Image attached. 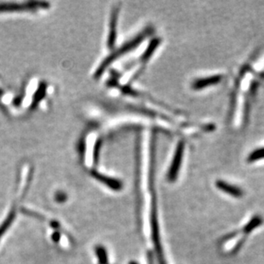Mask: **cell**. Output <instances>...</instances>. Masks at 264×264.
<instances>
[{"label": "cell", "instance_id": "obj_1", "mask_svg": "<svg viewBox=\"0 0 264 264\" xmlns=\"http://www.w3.org/2000/svg\"><path fill=\"white\" fill-rule=\"evenodd\" d=\"M182 152H183V145H182V144H180L179 146H178L176 153H175V156H174L172 166L170 168V172H169V174H168V179L170 181H174L176 179L178 171H179V169H180V166H181Z\"/></svg>", "mask_w": 264, "mask_h": 264}, {"label": "cell", "instance_id": "obj_2", "mask_svg": "<svg viewBox=\"0 0 264 264\" xmlns=\"http://www.w3.org/2000/svg\"><path fill=\"white\" fill-rule=\"evenodd\" d=\"M93 175H94L95 178L97 180L101 181L102 183L106 185L109 188L113 189V190L117 191V190H120V189L122 188V186H123L122 184H121V182L119 181H117V180H114V179H111V178L104 176V175L98 174V173H95V174H93Z\"/></svg>", "mask_w": 264, "mask_h": 264}, {"label": "cell", "instance_id": "obj_3", "mask_svg": "<svg viewBox=\"0 0 264 264\" xmlns=\"http://www.w3.org/2000/svg\"><path fill=\"white\" fill-rule=\"evenodd\" d=\"M217 186H218V188L221 189V191H223L230 195L234 196V197H240L243 195V192L240 189L228 184L226 182H223V181H218Z\"/></svg>", "mask_w": 264, "mask_h": 264}, {"label": "cell", "instance_id": "obj_4", "mask_svg": "<svg viewBox=\"0 0 264 264\" xmlns=\"http://www.w3.org/2000/svg\"><path fill=\"white\" fill-rule=\"evenodd\" d=\"M221 76H213V77H208V78H204V79H201V80L196 81L193 87L197 89H200L202 87H207V86H210V85H213V84L218 83L220 80H221Z\"/></svg>", "mask_w": 264, "mask_h": 264}, {"label": "cell", "instance_id": "obj_5", "mask_svg": "<svg viewBox=\"0 0 264 264\" xmlns=\"http://www.w3.org/2000/svg\"><path fill=\"white\" fill-rule=\"evenodd\" d=\"M16 213L14 210H12L11 213L9 214L7 218L4 220V222L0 226V239L2 238V236L4 235V233L7 232L8 229L11 227L12 222L14 221Z\"/></svg>", "mask_w": 264, "mask_h": 264}, {"label": "cell", "instance_id": "obj_6", "mask_svg": "<svg viewBox=\"0 0 264 264\" xmlns=\"http://www.w3.org/2000/svg\"><path fill=\"white\" fill-rule=\"evenodd\" d=\"M95 250H96V255L98 257L99 264H108V256L105 248L103 246H98L96 247Z\"/></svg>", "mask_w": 264, "mask_h": 264}, {"label": "cell", "instance_id": "obj_7", "mask_svg": "<svg viewBox=\"0 0 264 264\" xmlns=\"http://www.w3.org/2000/svg\"><path fill=\"white\" fill-rule=\"evenodd\" d=\"M262 222H263V219L260 217H254L253 219L246 225V228H244V232L249 233V232L252 231L254 228L260 226Z\"/></svg>", "mask_w": 264, "mask_h": 264}, {"label": "cell", "instance_id": "obj_8", "mask_svg": "<svg viewBox=\"0 0 264 264\" xmlns=\"http://www.w3.org/2000/svg\"><path fill=\"white\" fill-rule=\"evenodd\" d=\"M261 158H264V148L254 152L249 157V160L254 161V160L261 159Z\"/></svg>", "mask_w": 264, "mask_h": 264}, {"label": "cell", "instance_id": "obj_9", "mask_svg": "<svg viewBox=\"0 0 264 264\" xmlns=\"http://www.w3.org/2000/svg\"><path fill=\"white\" fill-rule=\"evenodd\" d=\"M56 199H57L58 202H62V201H64V200H65V195H64L63 193H60V194L57 195Z\"/></svg>", "mask_w": 264, "mask_h": 264}, {"label": "cell", "instance_id": "obj_10", "mask_svg": "<svg viewBox=\"0 0 264 264\" xmlns=\"http://www.w3.org/2000/svg\"><path fill=\"white\" fill-rule=\"evenodd\" d=\"M53 237V239H55L56 241H58V239H59V234L58 233H55L54 235L52 236Z\"/></svg>", "mask_w": 264, "mask_h": 264}, {"label": "cell", "instance_id": "obj_11", "mask_svg": "<svg viewBox=\"0 0 264 264\" xmlns=\"http://www.w3.org/2000/svg\"><path fill=\"white\" fill-rule=\"evenodd\" d=\"M130 264H136V263H134V262H131Z\"/></svg>", "mask_w": 264, "mask_h": 264}]
</instances>
